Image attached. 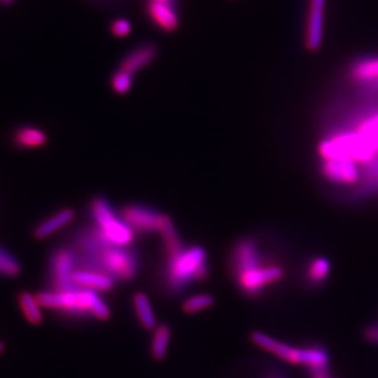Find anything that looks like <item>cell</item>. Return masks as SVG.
Listing matches in <instances>:
<instances>
[{"label":"cell","instance_id":"21","mask_svg":"<svg viewBox=\"0 0 378 378\" xmlns=\"http://www.w3.org/2000/svg\"><path fill=\"white\" fill-rule=\"evenodd\" d=\"M171 340V328L166 323L156 326L151 340V356L155 360L161 361L165 359L168 350V344Z\"/></svg>","mask_w":378,"mask_h":378},{"label":"cell","instance_id":"13","mask_svg":"<svg viewBox=\"0 0 378 378\" xmlns=\"http://www.w3.org/2000/svg\"><path fill=\"white\" fill-rule=\"evenodd\" d=\"M155 57H156V48L154 46L145 45V46L137 47L122 60L120 69L134 76L139 70L149 65L154 60Z\"/></svg>","mask_w":378,"mask_h":378},{"label":"cell","instance_id":"6","mask_svg":"<svg viewBox=\"0 0 378 378\" xmlns=\"http://www.w3.org/2000/svg\"><path fill=\"white\" fill-rule=\"evenodd\" d=\"M76 264H79L78 254L73 248L62 247L53 252L49 263L52 290L64 291L76 287L74 282Z\"/></svg>","mask_w":378,"mask_h":378},{"label":"cell","instance_id":"28","mask_svg":"<svg viewBox=\"0 0 378 378\" xmlns=\"http://www.w3.org/2000/svg\"><path fill=\"white\" fill-rule=\"evenodd\" d=\"M12 1H15V0H0L1 4H10Z\"/></svg>","mask_w":378,"mask_h":378},{"label":"cell","instance_id":"12","mask_svg":"<svg viewBox=\"0 0 378 378\" xmlns=\"http://www.w3.org/2000/svg\"><path fill=\"white\" fill-rule=\"evenodd\" d=\"M323 8L324 0H311L309 9V30H307V47L312 51L321 46L323 34Z\"/></svg>","mask_w":378,"mask_h":378},{"label":"cell","instance_id":"18","mask_svg":"<svg viewBox=\"0 0 378 378\" xmlns=\"http://www.w3.org/2000/svg\"><path fill=\"white\" fill-rule=\"evenodd\" d=\"M133 306L140 324L149 331H154L157 326L156 315H155L153 306L150 304L149 298L144 292H135L133 296Z\"/></svg>","mask_w":378,"mask_h":378},{"label":"cell","instance_id":"5","mask_svg":"<svg viewBox=\"0 0 378 378\" xmlns=\"http://www.w3.org/2000/svg\"><path fill=\"white\" fill-rule=\"evenodd\" d=\"M240 291L247 298H258L264 290L274 285L284 278L280 265L263 263L256 268L243 270L234 275Z\"/></svg>","mask_w":378,"mask_h":378},{"label":"cell","instance_id":"27","mask_svg":"<svg viewBox=\"0 0 378 378\" xmlns=\"http://www.w3.org/2000/svg\"><path fill=\"white\" fill-rule=\"evenodd\" d=\"M365 338L370 343L378 344V326H367L365 329Z\"/></svg>","mask_w":378,"mask_h":378},{"label":"cell","instance_id":"9","mask_svg":"<svg viewBox=\"0 0 378 378\" xmlns=\"http://www.w3.org/2000/svg\"><path fill=\"white\" fill-rule=\"evenodd\" d=\"M264 262L263 256L260 253L257 242L253 238H243L236 243L231 252V273L237 274L243 270L251 269L259 267Z\"/></svg>","mask_w":378,"mask_h":378},{"label":"cell","instance_id":"10","mask_svg":"<svg viewBox=\"0 0 378 378\" xmlns=\"http://www.w3.org/2000/svg\"><path fill=\"white\" fill-rule=\"evenodd\" d=\"M321 172L329 182L340 186L356 184L360 178L357 164L348 159L322 160Z\"/></svg>","mask_w":378,"mask_h":378},{"label":"cell","instance_id":"16","mask_svg":"<svg viewBox=\"0 0 378 378\" xmlns=\"http://www.w3.org/2000/svg\"><path fill=\"white\" fill-rule=\"evenodd\" d=\"M353 80L362 85H378V58L356 62L350 70Z\"/></svg>","mask_w":378,"mask_h":378},{"label":"cell","instance_id":"7","mask_svg":"<svg viewBox=\"0 0 378 378\" xmlns=\"http://www.w3.org/2000/svg\"><path fill=\"white\" fill-rule=\"evenodd\" d=\"M120 216L135 232L139 231L143 234L160 232L164 220L166 218L165 214L140 204L124 206L120 212Z\"/></svg>","mask_w":378,"mask_h":378},{"label":"cell","instance_id":"20","mask_svg":"<svg viewBox=\"0 0 378 378\" xmlns=\"http://www.w3.org/2000/svg\"><path fill=\"white\" fill-rule=\"evenodd\" d=\"M19 307L21 309L23 315H25L26 321L32 326H38L43 321V313L41 309L40 302L36 296L30 292L23 291L19 295L17 298Z\"/></svg>","mask_w":378,"mask_h":378},{"label":"cell","instance_id":"30","mask_svg":"<svg viewBox=\"0 0 378 378\" xmlns=\"http://www.w3.org/2000/svg\"><path fill=\"white\" fill-rule=\"evenodd\" d=\"M3 351H4V344L1 343V342H0V354H1V353H3Z\"/></svg>","mask_w":378,"mask_h":378},{"label":"cell","instance_id":"26","mask_svg":"<svg viewBox=\"0 0 378 378\" xmlns=\"http://www.w3.org/2000/svg\"><path fill=\"white\" fill-rule=\"evenodd\" d=\"M132 31V23L126 19H115L113 23H111V32L115 34V37H126Z\"/></svg>","mask_w":378,"mask_h":378},{"label":"cell","instance_id":"8","mask_svg":"<svg viewBox=\"0 0 378 378\" xmlns=\"http://www.w3.org/2000/svg\"><path fill=\"white\" fill-rule=\"evenodd\" d=\"M251 340L256 344L258 348L268 351L273 355L278 356L285 362L291 365H302L304 362V348H293L287 343L279 342L263 332H253L251 334Z\"/></svg>","mask_w":378,"mask_h":378},{"label":"cell","instance_id":"3","mask_svg":"<svg viewBox=\"0 0 378 378\" xmlns=\"http://www.w3.org/2000/svg\"><path fill=\"white\" fill-rule=\"evenodd\" d=\"M209 275L205 249L201 246L184 248L175 257L167 258L162 271V285L168 295L176 296L193 282H201Z\"/></svg>","mask_w":378,"mask_h":378},{"label":"cell","instance_id":"14","mask_svg":"<svg viewBox=\"0 0 378 378\" xmlns=\"http://www.w3.org/2000/svg\"><path fill=\"white\" fill-rule=\"evenodd\" d=\"M75 218V212L70 208H65L59 212H56L49 218L42 221V223L34 229V237L38 240H45L49 236L54 235L59 230L63 229L67 225L73 221Z\"/></svg>","mask_w":378,"mask_h":378},{"label":"cell","instance_id":"29","mask_svg":"<svg viewBox=\"0 0 378 378\" xmlns=\"http://www.w3.org/2000/svg\"><path fill=\"white\" fill-rule=\"evenodd\" d=\"M265 378H285V377H282L281 375H271V376H268V377H265Z\"/></svg>","mask_w":378,"mask_h":378},{"label":"cell","instance_id":"23","mask_svg":"<svg viewBox=\"0 0 378 378\" xmlns=\"http://www.w3.org/2000/svg\"><path fill=\"white\" fill-rule=\"evenodd\" d=\"M214 302H215V300L210 293H198V295H193L187 300H184L182 309H184V313L193 315V313H198L201 311L212 307Z\"/></svg>","mask_w":378,"mask_h":378},{"label":"cell","instance_id":"11","mask_svg":"<svg viewBox=\"0 0 378 378\" xmlns=\"http://www.w3.org/2000/svg\"><path fill=\"white\" fill-rule=\"evenodd\" d=\"M74 282L76 287H82V289L96 292H107L115 287V280L109 275L98 270L81 268L75 271Z\"/></svg>","mask_w":378,"mask_h":378},{"label":"cell","instance_id":"22","mask_svg":"<svg viewBox=\"0 0 378 378\" xmlns=\"http://www.w3.org/2000/svg\"><path fill=\"white\" fill-rule=\"evenodd\" d=\"M331 273V263L324 257H317L309 262L306 273V279L309 285L318 287L328 279Z\"/></svg>","mask_w":378,"mask_h":378},{"label":"cell","instance_id":"15","mask_svg":"<svg viewBox=\"0 0 378 378\" xmlns=\"http://www.w3.org/2000/svg\"><path fill=\"white\" fill-rule=\"evenodd\" d=\"M151 20L154 21L160 29L165 31H173L178 27V16L175 9L172 8L170 3H162V1H155L151 0L148 5Z\"/></svg>","mask_w":378,"mask_h":378},{"label":"cell","instance_id":"31","mask_svg":"<svg viewBox=\"0 0 378 378\" xmlns=\"http://www.w3.org/2000/svg\"><path fill=\"white\" fill-rule=\"evenodd\" d=\"M155 1H162V3H170V0H155Z\"/></svg>","mask_w":378,"mask_h":378},{"label":"cell","instance_id":"1","mask_svg":"<svg viewBox=\"0 0 378 378\" xmlns=\"http://www.w3.org/2000/svg\"><path fill=\"white\" fill-rule=\"evenodd\" d=\"M76 254L81 268L98 270L115 281H132L139 273L137 253L131 246H115L103 241L91 249Z\"/></svg>","mask_w":378,"mask_h":378},{"label":"cell","instance_id":"19","mask_svg":"<svg viewBox=\"0 0 378 378\" xmlns=\"http://www.w3.org/2000/svg\"><path fill=\"white\" fill-rule=\"evenodd\" d=\"M159 234L162 236L167 258L175 257V256H177L184 251V242L179 238L177 230L172 223L171 219L168 218L167 215L165 220H164L162 227H161Z\"/></svg>","mask_w":378,"mask_h":378},{"label":"cell","instance_id":"2","mask_svg":"<svg viewBox=\"0 0 378 378\" xmlns=\"http://www.w3.org/2000/svg\"><path fill=\"white\" fill-rule=\"evenodd\" d=\"M36 298L42 307L69 317H95L100 321H106L111 317L109 304L100 298L98 292L82 287H73L64 291H42Z\"/></svg>","mask_w":378,"mask_h":378},{"label":"cell","instance_id":"4","mask_svg":"<svg viewBox=\"0 0 378 378\" xmlns=\"http://www.w3.org/2000/svg\"><path fill=\"white\" fill-rule=\"evenodd\" d=\"M90 212L101 235L115 246L129 247L135 238V231L118 216L104 198H95L90 205Z\"/></svg>","mask_w":378,"mask_h":378},{"label":"cell","instance_id":"17","mask_svg":"<svg viewBox=\"0 0 378 378\" xmlns=\"http://www.w3.org/2000/svg\"><path fill=\"white\" fill-rule=\"evenodd\" d=\"M46 142V133L36 126H23L14 133V143L21 149L41 148Z\"/></svg>","mask_w":378,"mask_h":378},{"label":"cell","instance_id":"25","mask_svg":"<svg viewBox=\"0 0 378 378\" xmlns=\"http://www.w3.org/2000/svg\"><path fill=\"white\" fill-rule=\"evenodd\" d=\"M133 84V75L118 69L112 76V87L117 93H126L131 90Z\"/></svg>","mask_w":378,"mask_h":378},{"label":"cell","instance_id":"24","mask_svg":"<svg viewBox=\"0 0 378 378\" xmlns=\"http://www.w3.org/2000/svg\"><path fill=\"white\" fill-rule=\"evenodd\" d=\"M20 273V264L12 254L0 247V274L16 276Z\"/></svg>","mask_w":378,"mask_h":378}]
</instances>
